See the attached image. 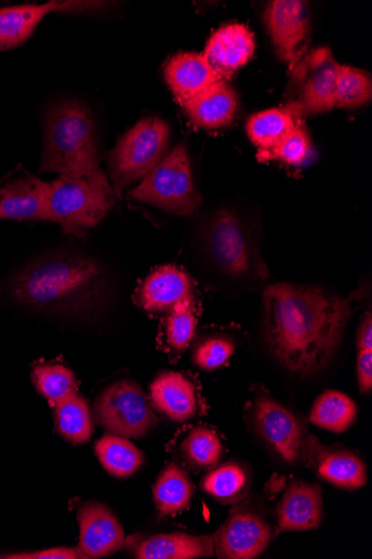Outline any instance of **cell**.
<instances>
[{"instance_id": "1", "label": "cell", "mask_w": 372, "mask_h": 559, "mask_svg": "<svg viewBox=\"0 0 372 559\" xmlns=\"http://www.w3.org/2000/svg\"><path fill=\"white\" fill-rule=\"evenodd\" d=\"M263 305L271 349L287 370L301 376L328 366L352 313L348 299L288 283L265 289Z\"/></svg>"}, {"instance_id": "2", "label": "cell", "mask_w": 372, "mask_h": 559, "mask_svg": "<svg viewBox=\"0 0 372 559\" xmlns=\"http://www.w3.org/2000/svg\"><path fill=\"white\" fill-rule=\"evenodd\" d=\"M12 296L25 307L41 311H81L104 290L99 265L79 257H56L26 266L11 282Z\"/></svg>"}, {"instance_id": "3", "label": "cell", "mask_w": 372, "mask_h": 559, "mask_svg": "<svg viewBox=\"0 0 372 559\" xmlns=\"http://www.w3.org/2000/svg\"><path fill=\"white\" fill-rule=\"evenodd\" d=\"M98 140L88 110L60 102L46 116L40 171L70 175L99 169Z\"/></svg>"}, {"instance_id": "4", "label": "cell", "mask_w": 372, "mask_h": 559, "mask_svg": "<svg viewBox=\"0 0 372 559\" xmlns=\"http://www.w3.org/2000/svg\"><path fill=\"white\" fill-rule=\"evenodd\" d=\"M115 193L100 169L61 175L48 182L49 222L60 224L67 234L83 237L112 210Z\"/></svg>"}, {"instance_id": "5", "label": "cell", "mask_w": 372, "mask_h": 559, "mask_svg": "<svg viewBox=\"0 0 372 559\" xmlns=\"http://www.w3.org/2000/svg\"><path fill=\"white\" fill-rule=\"evenodd\" d=\"M130 197L177 215H193L201 198L193 183L187 147L183 144L175 147L131 191Z\"/></svg>"}, {"instance_id": "6", "label": "cell", "mask_w": 372, "mask_h": 559, "mask_svg": "<svg viewBox=\"0 0 372 559\" xmlns=\"http://www.w3.org/2000/svg\"><path fill=\"white\" fill-rule=\"evenodd\" d=\"M170 141L168 123L158 118L141 120L119 141L110 157L113 189L120 193L143 179L165 158Z\"/></svg>"}, {"instance_id": "7", "label": "cell", "mask_w": 372, "mask_h": 559, "mask_svg": "<svg viewBox=\"0 0 372 559\" xmlns=\"http://www.w3.org/2000/svg\"><path fill=\"white\" fill-rule=\"evenodd\" d=\"M97 423L108 432L142 439L158 420L147 397L133 381H121L106 389L95 403Z\"/></svg>"}, {"instance_id": "8", "label": "cell", "mask_w": 372, "mask_h": 559, "mask_svg": "<svg viewBox=\"0 0 372 559\" xmlns=\"http://www.w3.org/2000/svg\"><path fill=\"white\" fill-rule=\"evenodd\" d=\"M340 64L329 47H317L292 69L304 115L332 111L337 107L336 83Z\"/></svg>"}, {"instance_id": "9", "label": "cell", "mask_w": 372, "mask_h": 559, "mask_svg": "<svg viewBox=\"0 0 372 559\" xmlns=\"http://www.w3.org/2000/svg\"><path fill=\"white\" fill-rule=\"evenodd\" d=\"M212 259L228 275L243 277L254 270L249 239L238 216L223 210L212 219L208 229Z\"/></svg>"}, {"instance_id": "10", "label": "cell", "mask_w": 372, "mask_h": 559, "mask_svg": "<svg viewBox=\"0 0 372 559\" xmlns=\"http://www.w3.org/2000/svg\"><path fill=\"white\" fill-rule=\"evenodd\" d=\"M279 58L292 70L302 56L301 45L309 33L307 3L299 0H275L264 14Z\"/></svg>"}, {"instance_id": "11", "label": "cell", "mask_w": 372, "mask_h": 559, "mask_svg": "<svg viewBox=\"0 0 372 559\" xmlns=\"http://www.w3.org/2000/svg\"><path fill=\"white\" fill-rule=\"evenodd\" d=\"M254 419L260 435L281 459L295 464L302 447V427L297 418L269 396H259Z\"/></svg>"}, {"instance_id": "12", "label": "cell", "mask_w": 372, "mask_h": 559, "mask_svg": "<svg viewBox=\"0 0 372 559\" xmlns=\"http://www.w3.org/2000/svg\"><path fill=\"white\" fill-rule=\"evenodd\" d=\"M273 530L255 514L232 515L214 537L215 554L225 559H252L271 544Z\"/></svg>"}, {"instance_id": "13", "label": "cell", "mask_w": 372, "mask_h": 559, "mask_svg": "<svg viewBox=\"0 0 372 559\" xmlns=\"http://www.w3.org/2000/svg\"><path fill=\"white\" fill-rule=\"evenodd\" d=\"M80 549L87 558H101L119 551L125 534L109 507L99 502L84 504L79 512Z\"/></svg>"}, {"instance_id": "14", "label": "cell", "mask_w": 372, "mask_h": 559, "mask_svg": "<svg viewBox=\"0 0 372 559\" xmlns=\"http://www.w3.org/2000/svg\"><path fill=\"white\" fill-rule=\"evenodd\" d=\"M255 50L254 35L244 24H227L212 34L204 49L208 64L226 80L252 58Z\"/></svg>"}, {"instance_id": "15", "label": "cell", "mask_w": 372, "mask_h": 559, "mask_svg": "<svg viewBox=\"0 0 372 559\" xmlns=\"http://www.w3.org/2000/svg\"><path fill=\"white\" fill-rule=\"evenodd\" d=\"M48 182L25 175L0 187V219L49 222Z\"/></svg>"}, {"instance_id": "16", "label": "cell", "mask_w": 372, "mask_h": 559, "mask_svg": "<svg viewBox=\"0 0 372 559\" xmlns=\"http://www.w3.org/2000/svg\"><path fill=\"white\" fill-rule=\"evenodd\" d=\"M323 515L321 487L303 481L293 483L277 508L278 526L283 532L315 530L321 526Z\"/></svg>"}, {"instance_id": "17", "label": "cell", "mask_w": 372, "mask_h": 559, "mask_svg": "<svg viewBox=\"0 0 372 559\" xmlns=\"http://www.w3.org/2000/svg\"><path fill=\"white\" fill-rule=\"evenodd\" d=\"M238 105L236 90L223 80L189 99L183 108L194 126L217 130L231 124Z\"/></svg>"}, {"instance_id": "18", "label": "cell", "mask_w": 372, "mask_h": 559, "mask_svg": "<svg viewBox=\"0 0 372 559\" xmlns=\"http://www.w3.org/2000/svg\"><path fill=\"white\" fill-rule=\"evenodd\" d=\"M165 75L182 107L211 85L226 80L208 64L203 55L197 53H180L173 57L166 67Z\"/></svg>"}, {"instance_id": "19", "label": "cell", "mask_w": 372, "mask_h": 559, "mask_svg": "<svg viewBox=\"0 0 372 559\" xmlns=\"http://www.w3.org/2000/svg\"><path fill=\"white\" fill-rule=\"evenodd\" d=\"M192 284L185 272L172 265L155 270L140 289L139 299L144 310H171L178 302L191 298Z\"/></svg>"}, {"instance_id": "20", "label": "cell", "mask_w": 372, "mask_h": 559, "mask_svg": "<svg viewBox=\"0 0 372 559\" xmlns=\"http://www.w3.org/2000/svg\"><path fill=\"white\" fill-rule=\"evenodd\" d=\"M151 401L159 413L173 421L190 420L197 413L195 388L181 373L167 372L157 377L151 385Z\"/></svg>"}, {"instance_id": "21", "label": "cell", "mask_w": 372, "mask_h": 559, "mask_svg": "<svg viewBox=\"0 0 372 559\" xmlns=\"http://www.w3.org/2000/svg\"><path fill=\"white\" fill-rule=\"evenodd\" d=\"M304 116L300 102L283 108L265 110L253 115L247 123L251 142L259 148L257 154L279 145L302 122Z\"/></svg>"}, {"instance_id": "22", "label": "cell", "mask_w": 372, "mask_h": 559, "mask_svg": "<svg viewBox=\"0 0 372 559\" xmlns=\"http://www.w3.org/2000/svg\"><path fill=\"white\" fill-rule=\"evenodd\" d=\"M215 555L212 536H192L182 533L152 536L135 546L139 559H193Z\"/></svg>"}, {"instance_id": "23", "label": "cell", "mask_w": 372, "mask_h": 559, "mask_svg": "<svg viewBox=\"0 0 372 559\" xmlns=\"http://www.w3.org/2000/svg\"><path fill=\"white\" fill-rule=\"evenodd\" d=\"M49 13H52L51 3L0 9V50L25 43Z\"/></svg>"}, {"instance_id": "24", "label": "cell", "mask_w": 372, "mask_h": 559, "mask_svg": "<svg viewBox=\"0 0 372 559\" xmlns=\"http://www.w3.org/2000/svg\"><path fill=\"white\" fill-rule=\"evenodd\" d=\"M95 452L104 469L118 478L131 477L144 463L142 452L133 442L112 433L97 441Z\"/></svg>"}, {"instance_id": "25", "label": "cell", "mask_w": 372, "mask_h": 559, "mask_svg": "<svg viewBox=\"0 0 372 559\" xmlns=\"http://www.w3.org/2000/svg\"><path fill=\"white\" fill-rule=\"evenodd\" d=\"M357 414V404L349 395L326 391L314 401L310 421L319 428L343 433L353 425Z\"/></svg>"}, {"instance_id": "26", "label": "cell", "mask_w": 372, "mask_h": 559, "mask_svg": "<svg viewBox=\"0 0 372 559\" xmlns=\"http://www.w3.org/2000/svg\"><path fill=\"white\" fill-rule=\"evenodd\" d=\"M192 497L193 485L189 476L175 464H170L159 474L153 487L155 506L164 515L183 512Z\"/></svg>"}, {"instance_id": "27", "label": "cell", "mask_w": 372, "mask_h": 559, "mask_svg": "<svg viewBox=\"0 0 372 559\" xmlns=\"http://www.w3.org/2000/svg\"><path fill=\"white\" fill-rule=\"evenodd\" d=\"M316 473L319 477L343 489L355 490L367 484L364 464L349 451H334L323 455Z\"/></svg>"}, {"instance_id": "28", "label": "cell", "mask_w": 372, "mask_h": 559, "mask_svg": "<svg viewBox=\"0 0 372 559\" xmlns=\"http://www.w3.org/2000/svg\"><path fill=\"white\" fill-rule=\"evenodd\" d=\"M59 432L73 444L86 443L93 432L88 404L79 393L55 406Z\"/></svg>"}, {"instance_id": "29", "label": "cell", "mask_w": 372, "mask_h": 559, "mask_svg": "<svg viewBox=\"0 0 372 559\" xmlns=\"http://www.w3.org/2000/svg\"><path fill=\"white\" fill-rule=\"evenodd\" d=\"M32 378L37 391L48 400L52 408L77 393L74 373L63 366H38L33 370Z\"/></svg>"}, {"instance_id": "30", "label": "cell", "mask_w": 372, "mask_h": 559, "mask_svg": "<svg viewBox=\"0 0 372 559\" xmlns=\"http://www.w3.org/2000/svg\"><path fill=\"white\" fill-rule=\"evenodd\" d=\"M372 96V81L365 71L340 66L337 83V107L357 109L370 102Z\"/></svg>"}, {"instance_id": "31", "label": "cell", "mask_w": 372, "mask_h": 559, "mask_svg": "<svg viewBox=\"0 0 372 559\" xmlns=\"http://www.w3.org/2000/svg\"><path fill=\"white\" fill-rule=\"evenodd\" d=\"M181 450L189 464L204 469L218 465L224 447L215 431L197 428L184 440Z\"/></svg>"}, {"instance_id": "32", "label": "cell", "mask_w": 372, "mask_h": 559, "mask_svg": "<svg viewBox=\"0 0 372 559\" xmlns=\"http://www.w3.org/2000/svg\"><path fill=\"white\" fill-rule=\"evenodd\" d=\"M247 487V473L233 463L212 472L202 481V489L221 502H232L240 498Z\"/></svg>"}, {"instance_id": "33", "label": "cell", "mask_w": 372, "mask_h": 559, "mask_svg": "<svg viewBox=\"0 0 372 559\" xmlns=\"http://www.w3.org/2000/svg\"><path fill=\"white\" fill-rule=\"evenodd\" d=\"M311 148L309 133L301 123L279 145L271 151L257 154V159L260 162L279 160L290 166H301L310 158Z\"/></svg>"}, {"instance_id": "34", "label": "cell", "mask_w": 372, "mask_h": 559, "mask_svg": "<svg viewBox=\"0 0 372 559\" xmlns=\"http://www.w3.org/2000/svg\"><path fill=\"white\" fill-rule=\"evenodd\" d=\"M196 322L192 298L175 305L167 325L170 346L177 350H184L194 336Z\"/></svg>"}, {"instance_id": "35", "label": "cell", "mask_w": 372, "mask_h": 559, "mask_svg": "<svg viewBox=\"0 0 372 559\" xmlns=\"http://www.w3.org/2000/svg\"><path fill=\"white\" fill-rule=\"evenodd\" d=\"M235 345L226 338H211L201 343L194 354V364L203 370L221 368L233 355Z\"/></svg>"}, {"instance_id": "36", "label": "cell", "mask_w": 372, "mask_h": 559, "mask_svg": "<svg viewBox=\"0 0 372 559\" xmlns=\"http://www.w3.org/2000/svg\"><path fill=\"white\" fill-rule=\"evenodd\" d=\"M0 558L8 559H87L79 548L59 547L32 552H17L2 555Z\"/></svg>"}, {"instance_id": "37", "label": "cell", "mask_w": 372, "mask_h": 559, "mask_svg": "<svg viewBox=\"0 0 372 559\" xmlns=\"http://www.w3.org/2000/svg\"><path fill=\"white\" fill-rule=\"evenodd\" d=\"M357 378L362 393L372 389V349H360L357 361Z\"/></svg>"}, {"instance_id": "38", "label": "cell", "mask_w": 372, "mask_h": 559, "mask_svg": "<svg viewBox=\"0 0 372 559\" xmlns=\"http://www.w3.org/2000/svg\"><path fill=\"white\" fill-rule=\"evenodd\" d=\"M52 12L57 13H82L99 10L106 3L101 2H50Z\"/></svg>"}, {"instance_id": "39", "label": "cell", "mask_w": 372, "mask_h": 559, "mask_svg": "<svg viewBox=\"0 0 372 559\" xmlns=\"http://www.w3.org/2000/svg\"><path fill=\"white\" fill-rule=\"evenodd\" d=\"M358 348L372 349V318L371 313H367L360 324L357 337Z\"/></svg>"}]
</instances>
